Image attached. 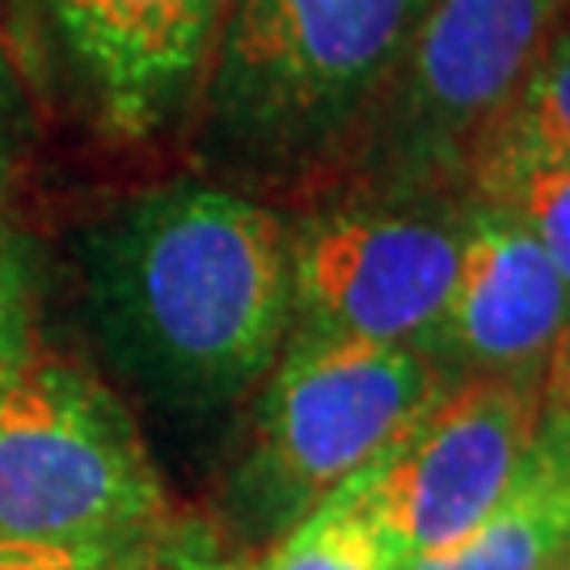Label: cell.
<instances>
[{
	"mask_svg": "<svg viewBox=\"0 0 570 570\" xmlns=\"http://www.w3.org/2000/svg\"><path fill=\"white\" fill-rule=\"evenodd\" d=\"M570 558V414L546 410L524 465L487 520L397 570H553Z\"/></svg>",
	"mask_w": 570,
	"mask_h": 570,
	"instance_id": "cell-10",
	"label": "cell"
},
{
	"mask_svg": "<svg viewBox=\"0 0 570 570\" xmlns=\"http://www.w3.org/2000/svg\"><path fill=\"white\" fill-rule=\"evenodd\" d=\"M428 0H225L195 153L233 190H326Z\"/></svg>",
	"mask_w": 570,
	"mask_h": 570,
	"instance_id": "cell-2",
	"label": "cell"
},
{
	"mask_svg": "<svg viewBox=\"0 0 570 570\" xmlns=\"http://www.w3.org/2000/svg\"><path fill=\"white\" fill-rule=\"evenodd\" d=\"M13 122H18V102H13V81H9V68L0 56V183H4V169L13 157Z\"/></svg>",
	"mask_w": 570,
	"mask_h": 570,
	"instance_id": "cell-17",
	"label": "cell"
},
{
	"mask_svg": "<svg viewBox=\"0 0 570 570\" xmlns=\"http://www.w3.org/2000/svg\"><path fill=\"white\" fill-rule=\"evenodd\" d=\"M440 385V367L419 351L287 338L254 389V414L228 478V524L254 546L279 541L364 473Z\"/></svg>",
	"mask_w": 570,
	"mask_h": 570,
	"instance_id": "cell-5",
	"label": "cell"
},
{
	"mask_svg": "<svg viewBox=\"0 0 570 570\" xmlns=\"http://www.w3.org/2000/svg\"><path fill=\"white\" fill-rule=\"evenodd\" d=\"M562 0H428L330 195H465Z\"/></svg>",
	"mask_w": 570,
	"mask_h": 570,
	"instance_id": "cell-4",
	"label": "cell"
},
{
	"mask_svg": "<svg viewBox=\"0 0 570 570\" xmlns=\"http://www.w3.org/2000/svg\"><path fill=\"white\" fill-rule=\"evenodd\" d=\"M546 414V376H452L360 487L402 558L473 532L524 465Z\"/></svg>",
	"mask_w": 570,
	"mask_h": 570,
	"instance_id": "cell-7",
	"label": "cell"
},
{
	"mask_svg": "<svg viewBox=\"0 0 570 570\" xmlns=\"http://www.w3.org/2000/svg\"><path fill=\"white\" fill-rule=\"evenodd\" d=\"M81 301L94 346L148 406H237L292 334L287 220L220 183L157 186L85 233Z\"/></svg>",
	"mask_w": 570,
	"mask_h": 570,
	"instance_id": "cell-1",
	"label": "cell"
},
{
	"mask_svg": "<svg viewBox=\"0 0 570 570\" xmlns=\"http://www.w3.org/2000/svg\"><path fill=\"white\" fill-rule=\"evenodd\" d=\"M570 330V287L511 216L469 199L461 271L431 343L440 376H546Z\"/></svg>",
	"mask_w": 570,
	"mask_h": 570,
	"instance_id": "cell-8",
	"label": "cell"
},
{
	"mask_svg": "<svg viewBox=\"0 0 570 570\" xmlns=\"http://www.w3.org/2000/svg\"><path fill=\"white\" fill-rule=\"evenodd\" d=\"M546 410L570 414V330L546 364Z\"/></svg>",
	"mask_w": 570,
	"mask_h": 570,
	"instance_id": "cell-16",
	"label": "cell"
},
{
	"mask_svg": "<svg viewBox=\"0 0 570 570\" xmlns=\"http://www.w3.org/2000/svg\"><path fill=\"white\" fill-rule=\"evenodd\" d=\"M499 144L570 161V0H562L550 35L541 42V56L532 63L524 94L494 148Z\"/></svg>",
	"mask_w": 570,
	"mask_h": 570,
	"instance_id": "cell-13",
	"label": "cell"
},
{
	"mask_svg": "<svg viewBox=\"0 0 570 570\" xmlns=\"http://www.w3.org/2000/svg\"><path fill=\"white\" fill-rule=\"evenodd\" d=\"M26 346V287L13 258L0 249V372L18 360Z\"/></svg>",
	"mask_w": 570,
	"mask_h": 570,
	"instance_id": "cell-15",
	"label": "cell"
},
{
	"mask_svg": "<svg viewBox=\"0 0 570 570\" xmlns=\"http://www.w3.org/2000/svg\"><path fill=\"white\" fill-rule=\"evenodd\" d=\"M110 119L140 136L199 89L225 0H51Z\"/></svg>",
	"mask_w": 570,
	"mask_h": 570,
	"instance_id": "cell-9",
	"label": "cell"
},
{
	"mask_svg": "<svg viewBox=\"0 0 570 570\" xmlns=\"http://www.w3.org/2000/svg\"><path fill=\"white\" fill-rule=\"evenodd\" d=\"M60 570H242L216 541V532L199 529L190 532L178 546H165L153 553H136V558H115V562H89V567H60Z\"/></svg>",
	"mask_w": 570,
	"mask_h": 570,
	"instance_id": "cell-14",
	"label": "cell"
},
{
	"mask_svg": "<svg viewBox=\"0 0 570 570\" xmlns=\"http://www.w3.org/2000/svg\"><path fill=\"white\" fill-rule=\"evenodd\" d=\"M469 195H326L287 225L292 334L431 355L449 313Z\"/></svg>",
	"mask_w": 570,
	"mask_h": 570,
	"instance_id": "cell-6",
	"label": "cell"
},
{
	"mask_svg": "<svg viewBox=\"0 0 570 570\" xmlns=\"http://www.w3.org/2000/svg\"><path fill=\"white\" fill-rule=\"evenodd\" d=\"M402 553L385 537L360 487V473L271 541L249 570H397Z\"/></svg>",
	"mask_w": 570,
	"mask_h": 570,
	"instance_id": "cell-12",
	"label": "cell"
},
{
	"mask_svg": "<svg viewBox=\"0 0 570 570\" xmlns=\"http://www.w3.org/2000/svg\"><path fill=\"white\" fill-rule=\"evenodd\" d=\"M473 204L511 216L532 242L550 254L570 287V161L529 148L499 144L473 169L465 190Z\"/></svg>",
	"mask_w": 570,
	"mask_h": 570,
	"instance_id": "cell-11",
	"label": "cell"
},
{
	"mask_svg": "<svg viewBox=\"0 0 570 570\" xmlns=\"http://www.w3.org/2000/svg\"><path fill=\"white\" fill-rule=\"evenodd\" d=\"M178 515L131 410L60 355L0 372V570H60L178 546Z\"/></svg>",
	"mask_w": 570,
	"mask_h": 570,
	"instance_id": "cell-3",
	"label": "cell"
},
{
	"mask_svg": "<svg viewBox=\"0 0 570 570\" xmlns=\"http://www.w3.org/2000/svg\"><path fill=\"white\" fill-rule=\"evenodd\" d=\"M553 570H570V558H567V562H558V567H553Z\"/></svg>",
	"mask_w": 570,
	"mask_h": 570,
	"instance_id": "cell-18",
	"label": "cell"
}]
</instances>
